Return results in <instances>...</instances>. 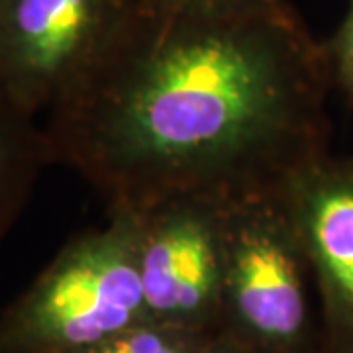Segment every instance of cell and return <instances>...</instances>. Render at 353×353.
<instances>
[{"mask_svg":"<svg viewBox=\"0 0 353 353\" xmlns=\"http://www.w3.org/2000/svg\"><path fill=\"white\" fill-rule=\"evenodd\" d=\"M196 353H250L245 347H241L238 341H234L230 336L216 332L210 340L202 345Z\"/></svg>","mask_w":353,"mask_h":353,"instance_id":"11","label":"cell"},{"mask_svg":"<svg viewBox=\"0 0 353 353\" xmlns=\"http://www.w3.org/2000/svg\"><path fill=\"white\" fill-rule=\"evenodd\" d=\"M312 267L285 189L226 201L218 332L250 353H299L308 336Z\"/></svg>","mask_w":353,"mask_h":353,"instance_id":"3","label":"cell"},{"mask_svg":"<svg viewBox=\"0 0 353 353\" xmlns=\"http://www.w3.org/2000/svg\"><path fill=\"white\" fill-rule=\"evenodd\" d=\"M273 0H143V4L161 10H218V8H238L263 4Z\"/></svg>","mask_w":353,"mask_h":353,"instance_id":"10","label":"cell"},{"mask_svg":"<svg viewBox=\"0 0 353 353\" xmlns=\"http://www.w3.org/2000/svg\"><path fill=\"white\" fill-rule=\"evenodd\" d=\"M48 165L53 161L43 124L0 92V241L22 214Z\"/></svg>","mask_w":353,"mask_h":353,"instance_id":"7","label":"cell"},{"mask_svg":"<svg viewBox=\"0 0 353 353\" xmlns=\"http://www.w3.org/2000/svg\"><path fill=\"white\" fill-rule=\"evenodd\" d=\"M143 0H0V92L50 114L124 39Z\"/></svg>","mask_w":353,"mask_h":353,"instance_id":"4","label":"cell"},{"mask_svg":"<svg viewBox=\"0 0 353 353\" xmlns=\"http://www.w3.org/2000/svg\"><path fill=\"white\" fill-rule=\"evenodd\" d=\"M324 41L289 0L218 10L143 4L118 48L43 124L51 161L110 206L281 190L330 153Z\"/></svg>","mask_w":353,"mask_h":353,"instance_id":"1","label":"cell"},{"mask_svg":"<svg viewBox=\"0 0 353 353\" xmlns=\"http://www.w3.org/2000/svg\"><path fill=\"white\" fill-rule=\"evenodd\" d=\"M145 318L136 216L110 206L104 226L67 241L0 314V353H79Z\"/></svg>","mask_w":353,"mask_h":353,"instance_id":"2","label":"cell"},{"mask_svg":"<svg viewBox=\"0 0 353 353\" xmlns=\"http://www.w3.org/2000/svg\"><path fill=\"white\" fill-rule=\"evenodd\" d=\"M330 326L353 353V159L332 152L285 187Z\"/></svg>","mask_w":353,"mask_h":353,"instance_id":"6","label":"cell"},{"mask_svg":"<svg viewBox=\"0 0 353 353\" xmlns=\"http://www.w3.org/2000/svg\"><path fill=\"white\" fill-rule=\"evenodd\" d=\"M324 51L334 92L353 102V0H347L338 30L324 41Z\"/></svg>","mask_w":353,"mask_h":353,"instance_id":"9","label":"cell"},{"mask_svg":"<svg viewBox=\"0 0 353 353\" xmlns=\"http://www.w3.org/2000/svg\"><path fill=\"white\" fill-rule=\"evenodd\" d=\"M212 336L214 334L189 332L145 318L79 353H196Z\"/></svg>","mask_w":353,"mask_h":353,"instance_id":"8","label":"cell"},{"mask_svg":"<svg viewBox=\"0 0 353 353\" xmlns=\"http://www.w3.org/2000/svg\"><path fill=\"white\" fill-rule=\"evenodd\" d=\"M136 261L148 318L175 328H220L226 201L212 194H169L139 208Z\"/></svg>","mask_w":353,"mask_h":353,"instance_id":"5","label":"cell"}]
</instances>
